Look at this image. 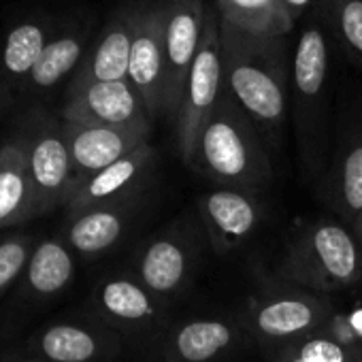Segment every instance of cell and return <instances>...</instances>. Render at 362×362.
I'll use <instances>...</instances> for the list:
<instances>
[{"instance_id":"5b68a950","label":"cell","mask_w":362,"mask_h":362,"mask_svg":"<svg viewBox=\"0 0 362 362\" xmlns=\"http://www.w3.org/2000/svg\"><path fill=\"white\" fill-rule=\"evenodd\" d=\"M16 130L28 158L37 218L66 207L75 192V173L62 117L37 105L24 113Z\"/></svg>"},{"instance_id":"4dcf8cb0","label":"cell","mask_w":362,"mask_h":362,"mask_svg":"<svg viewBox=\"0 0 362 362\" xmlns=\"http://www.w3.org/2000/svg\"><path fill=\"white\" fill-rule=\"evenodd\" d=\"M347 228L351 230V235L356 237V241H358V245H360V250H362V209H360V214L351 220V224H349Z\"/></svg>"},{"instance_id":"9c48e42d","label":"cell","mask_w":362,"mask_h":362,"mask_svg":"<svg viewBox=\"0 0 362 362\" xmlns=\"http://www.w3.org/2000/svg\"><path fill=\"white\" fill-rule=\"evenodd\" d=\"M207 5L205 0H164V71L166 117L175 122L190 69L194 64Z\"/></svg>"},{"instance_id":"ba28073f","label":"cell","mask_w":362,"mask_h":362,"mask_svg":"<svg viewBox=\"0 0 362 362\" xmlns=\"http://www.w3.org/2000/svg\"><path fill=\"white\" fill-rule=\"evenodd\" d=\"M128 81L143 98L145 109L153 122L166 115L164 0H145V3H141L132 37Z\"/></svg>"},{"instance_id":"603a6c76","label":"cell","mask_w":362,"mask_h":362,"mask_svg":"<svg viewBox=\"0 0 362 362\" xmlns=\"http://www.w3.org/2000/svg\"><path fill=\"white\" fill-rule=\"evenodd\" d=\"M235 339L237 330L228 320H188L166 334L164 354L175 362H211L226 354Z\"/></svg>"},{"instance_id":"7402d4cb","label":"cell","mask_w":362,"mask_h":362,"mask_svg":"<svg viewBox=\"0 0 362 362\" xmlns=\"http://www.w3.org/2000/svg\"><path fill=\"white\" fill-rule=\"evenodd\" d=\"M33 218H37V211L28 158L18 130H13L11 139L0 145V228L18 226Z\"/></svg>"},{"instance_id":"6da1fadb","label":"cell","mask_w":362,"mask_h":362,"mask_svg":"<svg viewBox=\"0 0 362 362\" xmlns=\"http://www.w3.org/2000/svg\"><path fill=\"white\" fill-rule=\"evenodd\" d=\"M224 92L254 122L267 145H277L288 115L284 39L241 33L220 18Z\"/></svg>"},{"instance_id":"277c9868","label":"cell","mask_w":362,"mask_h":362,"mask_svg":"<svg viewBox=\"0 0 362 362\" xmlns=\"http://www.w3.org/2000/svg\"><path fill=\"white\" fill-rule=\"evenodd\" d=\"M281 273L317 294L345 290L362 281V250L345 224L317 220L290 241Z\"/></svg>"},{"instance_id":"4fadbf2b","label":"cell","mask_w":362,"mask_h":362,"mask_svg":"<svg viewBox=\"0 0 362 362\" xmlns=\"http://www.w3.org/2000/svg\"><path fill=\"white\" fill-rule=\"evenodd\" d=\"M264 207L258 192L218 186L199 197V216L211 247L226 254L243 245L262 222Z\"/></svg>"},{"instance_id":"e0dca14e","label":"cell","mask_w":362,"mask_h":362,"mask_svg":"<svg viewBox=\"0 0 362 362\" xmlns=\"http://www.w3.org/2000/svg\"><path fill=\"white\" fill-rule=\"evenodd\" d=\"M98 315L122 332H147L160 326L164 317V303L156 298L136 277L103 279L94 292Z\"/></svg>"},{"instance_id":"9a60e30c","label":"cell","mask_w":362,"mask_h":362,"mask_svg":"<svg viewBox=\"0 0 362 362\" xmlns=\"http://www.w3.org/2000/svg\"><path fill=\"white\" fill-rule=\"evenodd\" d=\"M139 9L141 3H128L107 20L98 39L88 49L81 66L71 79L69 88H81L98 81L128 79V64H130L132 37H134Z\"/></svg>"},{"instance_id":"30bf717a","label":"cell","mask_w":362,"mask_h":362,"mask_svg":"<svg viewBox=\"0 0 362 362\" xmlns=\"http://www.w3.org/2000/svg\"><path fill=\"white\" fill-rule=\"evenodd\" d=\"M60 117L71 124L149 130L153 122L145 109L143 98L128 79L66 88Z\"/></svg>"},{"instance_id":"836d02e7","label":"cell","mask_w":362,"mask_h":362,"mask_svg":"<svg viewBox=\"0 0 362 362\" xmlns=\"http://www.w3.org/2000/svg\"><path fill=\"white\" fill-rule=\"evenodd\" d=\"M166 362H175V360H166Z\"/></svg>"},{"instance_id":"3957f363","label":"cell","mask_w":362,"mask_h":362,"mask_svg":"<svg viewBox=\"0 0 362 362\" xmlns=\"http://www.w3.org/2000/svg\"><path fill=\"white\" fill-rule=\"evenodd\" d=\"M328 75L330 56L324 30L307 24L294 45L290 88H292V122L303 173L309 181H317L324 173L328 151Z\"/></svg>"},{"instance_id":"44dd1931","label":"cell","mask_w":362,"mask_h":362,"mask_svg":"<svg viewBox=\"0 0 362 362\" xmlns=\"http://www.w3.org/2000/svg\"><path fill=\"white\" fill-rule=\"evenodd\" d=\"M136 209L139 207L134 197L122 203L88 209L69 218L66 245L86 258H94L109 252L130 230Z\"/></svg>"},{"instance_id":"f546056e","label":"cell","mask_w":362,"mask_h":362,"mask_svg":"<svg viewBox=\"0 0 362 362\" xmlns=\"http://www.w3.org/2000/svg\"><path fill=\"white\" fill-rule=\"evenodd\" d=\"M311 3H313V0H284V5H286V9H288V13H290L292 20H296L298 16H303Z\"/></svg>"},{"instance_id":"d4e9b609","label":"cell","mask_w":362,"mask_h":362,"mask_svg":"<svg viewBox=\"0 0 362 362\" xmlns=\"http://www.w3.org/2000/svg\"><path fill=\"white\" fill-rule=\"evenodd\" d=\"M24 277L33 296L49 298L64 292L75 277V258L71 247L56 239L41 241L33 250Z\"/></svg>"},{"instance_id":"7a4b0ae2","label":"cell","mask_w":362,"mask_h":362,"mask_svg":"<svg viewBox=\"0 0 362 362\" xmlns=\"http://www.w3.org/2000/svg\"><path fill=\"white\" fill-rule=\"evenodd\" d=\"M188 164L224 188L258 192L273 177L262 134L226 92L201 128Z\"/></svg>"},{"instance_id":"f1b7e54d","label":"cell","mask_w":362,"mask_h":362,"mask_svg":"<svg viewBox=\"0 0 362 362\" xmlns=\"http://www.w3.org/2000/svg\"><path fill=\"white\" fill-rule=\"evenodd\" d=\"M320 332H324L326 337L334 339L337 343H341L343 347L356 351V354H362V332L360 328L356 326L354 317L347 315V313H339V311H332L326 322L322 324Z\"/></svg>"},{"instance_id":"ac0fdd59","label":"cell","mask_w":362,"mask_h":362,"mask_svg":"<svg viewBox=\"0 0 362 362\" xmlns=\"http://www.w3.org/2000/svg\"><path fill=\"white\" fill-rule=\"evenodd\" d=\"M33 347L45 362H113L119 337L111 328L58 322L43 328Z\"/></svg>"},{"instance_id":"8992f818","label":"cell","mask_w":362,"mask_h":362,"mask_svg":"<svg viewBox=\"0 0 362 362\" xmlns=\"http://www.w3.org/2000/svg\"><path fill=\"white\" fill-rule=\"evenodd\" d=\"M224 96V69H222V37H220V13L207 5L205 28L201 45L190 69L177 117L173 122L179 156L188 164L197 136L205 122L211 117L220 98Z\"/></svg>"},{"instance_id":"d6986e66","label":"cell","mask_w":362,"mask_h":362,"mask_svg":"<svg viewBox=\"0 0 362 362\" xmlns=\"http://www.w3.org/2000/svg\"><path fill=\"white\" fill-rule=\"evenodd\" d=\"M324 184L328 205L349 226L362 209V115L341 128Z\"/></svg>"},{"instance_id":"484cf974","label":"cell","mask_w":362,"mask_h":362,"mask_svg":"<svg viewBox=\"0 0 362 362\" xmlns=\"http://www.w3.org/2000/svg\"><path fill=\"white\" fill-rule=\"evenodd\" d=\"M328 22L358 66H362V0H324Z\"/></svg>"},{"instance_id":"4316f807","label":"cell","mask_w":362,"mask_h":362,"mask_svg":"<svg viewBox=\"0 0 362 362\" xmlns=\"http://www.w3.org/2000/svg\"><path fill=\"white\" fill-rule=\"evenodd\" d=\"M281 349L290 351L303 362H362V354H356L324 332H311L294 343L281 345Z\"/></svg>"},{"instance_id":"83f0119b","label":"cell","mask_w":362,"mask_h":362,"mask_svg":"<svg viewBox=\"0 0 362 362\" xmlns=\"http://www.w3.org/2000/svg\"><path fill=\"white\" fill-rule=\"evenodd\" d=\"M33 250V239L24 235L11 237L0 243V296H3V292H7V288L20 275H24Z\"/></svg>"},{"instance_id":"1f68e13d","label":"cell","mask_w":362,"mask_h":362,"mask_svg":"<svg viewBox=\"0 0 362 362\" xmlns=\"http://www.w3.org/2000/svg\"><path fill=\"white\" fill-rule=\"evenodd\" d=\"M275 362H303V360H298L296 356H292V354L286 351V349H279V351L275 354Z\"/></svg>"},{"instance_id":"cb8c5ba5","label":"cell","mask_w":362,"mask_h":362,"mask_svg":"<svg viewBox=\"0 0 362 362\" xmlns=\"http://www.w3.org/2000/svg\"><path fill=\"white\" fill-rule=\"evenodd\" d=\"M220 18L241 33L267 39H284L292 28L284 0H216Z\"/></svg>"},{"instance_id":"52a82bcc","label":"cell","mask_w":362,"mask_h":362,"mask_svg":"<svg viewBox=\"0 0 362 362\" xmlns=\"http://www.w3.org/2000/svg\"><path fill=\"white\" fill-rule=\"evenodd\" d=\"M197 258L194 235L184 226H170L143 243L134 260V277L166 305L190 284Z\"/></svg>"},{"instance_id":"8fae6325","label":"cell","mask_w":362,"mask_h":362,"mask_svg":"<svg viewBox=\"0 0 362 362\" xmlns=\"http://www.w3.org/2000/svg\"><path fill=\"white\" fill-rule=\"evenodd\" d=\"M332 313L328 303L309 292H275L256 298L247 313V324L256 337L269 343H294L317 332Z\"/></svg>"},{"instance_id":"5bb4252c","label":"cell","mask_w":362,"mask_h":362,"mask_svg":"<svg viewBox=\"0 0 362 362\" xmlns=\"http://www.w3.org/2000/svg\"><path fill=\"white\" fill-rule=\"evenodd\" d=\"M149 132V128H111L64 122L66 145L75 173V190L92 175L100 173L103 168L134 151L139 145L147 143Z\"/></svg>"},{"instance_id":"7c38bea8","label":"cell","mask_w":362,"mask_h":362,"mask_svg":"<svg viewBox=\"0 0 362 362\" xmlns=\"http://www.w3.org/2000/svg\"><path fill=\"white\" fill-rule=\"evenodd\" d=\"M56 28L58 20L43 11L30 13L9 26L0 41V109L22 98L24 86Z\"/></svg>"},{"instance_id":"d6a6232c","label":"cell","mask_w":362,"mask_h":362,"mask_svg":"<svg viewBox=\"0 0 362 362\" xmlns=\"http://www.w3.org/2000/svg\"><path fill=\"white\" fill-rule=\"evenodd\" d=\"M22 362H45V360H41V358H33V360H22Z\"/></svg>"},{"instance_id":"ffe728a7","label":"cell","mask_w":362,"mask_h":362,"mask_svg":"<svg viewBox=\"0 0 362 362\" xmlns=\"http://www.w3.org/2000/svg\"><path fill=\"white\" fill-rule=\"evenodd\" d=\"M90 28L79 22L62 24L58 22L56 33L43 49L35 71L30 73L22 98H43L54 92L69 77L73 79L88 54Z\"/></svg>"},{"instance_id":"2e32d148","label":"cell","mask_w":362,"mask_h":362,"mask_svg":"<svg viewBox=\"0 0 362 362\" xmlns=\"http://www.w3.org/2000/svg\"><path fill=\"white\" fill-rule=\"evenodd\" d=\"M153 160H156V149L147 141L139 145L134 151H130L128 156H124L122 160L113 162L111 166L86 179L66 205L69 218L83 214L88 209L134 199L143 186V181L149 175Z\"/></svg>"}]
</instances>
